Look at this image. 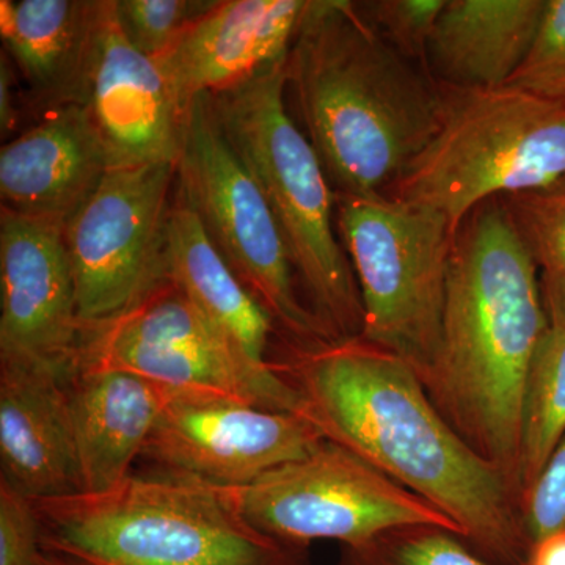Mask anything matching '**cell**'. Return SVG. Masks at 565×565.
I'll return each mask as SVG.
<instances>
[{"label": "cell", "instance_id": "13", "mask_svg": "<svg viewBox=\"0 0 565 565\" xmlns=\"http://www.w3.org/2000/svg\"><path fill=\"white\" fill-rule=\"evenodd\" d=\"M77 104L87 110L110 169L178 162L188 109L161 63L122 35L115 0H98Z\"/></svg>", "mask_w": 565, "mask_h": 565}, {"label": "cell", "instance_id": "10", "mask_svg": "<svg viewBox=\"0 0 565 565\" xmlns=\"http://www.w3.org/2000/svg\"><path fill=\"white\" fill-rule=\"evenodd\" d=\"M221 489L253 527L302 548L315 541L355 546L386 531L415 525L441 526L462 535L433 504L327 440L250 484Z\"/></svg>", "mask_w": 565, "mask_h": 565}, {"label": "cell", "instance_id": "7", "mask_svg": "<svg viewBox=\"0 0 565 565\" xmlns=\"http://www.w3.org/2000/svg\"><path fill=\"white\" fill-rule=\"evenodd\" d=\"M337 230L359 282L360 340L399 356L419 377L438 344L457 234L441 212L388 193H334Z\"/></svg>", "mask_w": 565, "mask_h": 565}, {"label": "cell", "instance_id": "11", "mask_svg": "<svg viewBox=\"0 0 565 565\" xmlns=\"http://www.w3.org/2000/svg\"><path fill=\"white\" fill-rule=\"evenodd\" d=\"M177 163L110 169L63 228L82 327L125 315L166 280Z\"/></svg>", "mask_w": 565, "mask_h": 565}, {"label": "cell", "instance_id": "28", "mask_svg": "<svg viewBox=\"0 0 565 565\" xmlns=\"http://www.w3.org/2000/svg\"><path fill=\"white\" fill-rule=\"evenodd\" d=\"M520 511L530 545L565 530V435L534 484L522 494Z\"/></svg>", "mask_w": 565, "mask_h": 565}, {"label": "cell", "instance_id": "31", "mask_svg": "<svg viewBox=\"0 0 565 565\" xmlns=\"http://www.w3.org/2000/svg\"><path fill=\"white\" fill-rule=\"evenodd\" d=\"M525 565H565V530L534 542L527 552Z\"/></svg>", "mask_w": 565, "mask_h": 565}, {"label": "cell", "instance_id": "2", "mask_svg": "<svg viewBox=\"0 0 565 565\" xmlns=\"http://www.w3.org/2000/svg\"><path fill=\"white\" fill-rule=\"evenodd\" d=\"M548 329L533 258L504 203L490 200L457 233L440 344L422 381L446 422L519 497L523 397Z\"/></svg>", "mask_w": 565, "mask_h": 565}, {"label": "cell", "instance_id": "9", "mask_svg": "<svg viewBox=\"0 0 565 565\" xmlns=\"http://www.w3.org/2000/svg\"><path fill=\"white\" fill-rule=\"evenodd\" d=\"M74 367H110L180 392L302 415L299 393L277 364L245 359L169 278L125 315L82 327Z\"/></svg>", "mask_w": 565, "mask_h": 565}, {"label": "cell", "instance_id": "22", "mask_svg": "<svg viewBox=\"0 0 565 565\" xmlns=\"http://www.w3.org/2000/svg\"><path fill=\"white\" fill-rule=\"evenodd\" d=\"M565 435V329L550 327L527 374L520 445V500Z\"/></svg>", "mask_w": 565, "mask_h": 565}, {"label": "cell", "instance_id": "29", "mask_svg": "<svg viewBox=\"0 0 565 565\" xmlns=\"http://www.w3.org/2000/svg\"><path fill=\"white\" fill-rule=\"evenodd\" d=\"M41 553L33 501L0 478V565H40Z\"/></svg>", "mask_w": 565, "mask_h": 565}, {"label": "cell", "instance_id": "8", "mask_svg": "<svg viewBox=\"0 0 565 565\" xmlns=\"http://www.w3.org/2000/svg\"><path fill=\"white\" fill-rule=\"evenodd\" d=\"M177 193L199 215L207 236L245 288L263 305L292 349L334 343L300 299L291 256L273 210L223 132L210 95L188 107Z\"/></svg>", "mask_w": 565, "mask_h": 565}, {"label": "cell", "instance_id": "30", "mask_svg": "<svg viewBox=\"0 0 565 565\" xmlns=\"http://www.w3.org/2000/svg\"><path fill=\"white\" fill-rule=\"evenodd\" d=\"M14 74L6 54L0 58V131L2 136L17 128L18 110L14 106Z\"/></svg>", "mask_w": 565, "mask_h": 565}, {"label": "cell", "instance_id": "16", "mask_svg": "<svg viewBox=\"0 0 565 565\" xmlns=\"http://www.w3.org/2000/svg\"><path fill=\"white\" fill-rule=\"evenodd\" d=\"M110 170L81 104L47 110L0 150L2 210L65 228Z\"/></svg>", "mask_w": 565, "mask_h": 565}, {"label": "cell", "instance_id": "24", "mask_svg": "<svg viewBox=\"0 0 565 565\" xmlns=\"http://www.w3.org/2000/svg\"><path fill=\"white\" fill-rule=\"evenodd\" d=\"M340 565H500L446 527H396L355 546H344Z\"/></svg>", "mask_w": 565, "mask_h": 565}, {"label": "cell", "instance_id": "14", "mask_svg": "<svg viewBox=\"0 0 565 565\" xmlns=\"http://www.w3.org/2000/svg\"><path fill=\"white\" fill-rule=\"evenodd\" d=\"M82 334L63 228L0 214V363L70 375Z\"/></svg>", "mask_w": 565, "mask_h": 565}, {"label": "cell", "instance_id": "3", "mask_svg": "<svg viewBox=\"0 0 565 565\" xmlns=\"http://www.w3.org/2000/svg\"><path fill=\"white\" fill-rule=\"evenodd\" d=\"M286 88L334 193L344 195L388 191L440 120V88L429 71L345 0H308Z\"/></svg>", "mask_w": 565, "mask_h": 565}, {"label": "cell", "instance_id": "19", "mask_svg": "<svg viewBox=\"0 0 565 565\" xmlns=\"http://www.w3.org/2000/svg\"><path fill=\"white\" fill-rule=\"evenodd\" d=\"M546 0H446L427 46L438 84L508 85L531 50Z\"/></svg>", "mask_w": 565, "mask_h": 565}, {"label": "cell", "instance_id": "26", "mask_svg": "<svg viewBox=\"0 0 565 565\" xmlns=\"http://www.w3.org/2000/svg\"><path fill=\"white\" fill-rule=\"evenodd\" d=\"M508 87L565 106V0H546L531 50Z\"/></svg>", "mask_w": 565, "mask_h": 565}, {"label": "cell", "instance_id": "15", "mask_svg": "<svg viewBox=\"0 0 565 565\" xmlns=\"http://www.w3.org/2000/svg\"><path fill=\"white\" fill-rule=\"evenodd\" d=\"M308 0H217L158 58L182 106L285 65Z\"/></svg>", "mask_w": 565, "mask_h": 565}, {"label": "cell", "instance_id": "25", "mask_svg": "<svg viewBox=\"0 0 565 565\" xmlns=\"http://www.w3.org/2000/svg\"><path fill=\"white\" fill-rule=\"evenodd\" d=\"M217 0H115L122 35L134 50L161 58Z\"/></svg>", "mask_w": 565, "mask_h": 565}, {"label": "cell", "instance_id": "1", "mask_svg": "<svg viewBox=\"0 0 565 565\" xmlns=\"http://www.w3.org/2000/svg\"><path fill=\"white\" fill-rule=\"evenodd\" d=\"M277 366L327 441L433 504L487 559L525 565L519 493L446 422L411 364L356 338L294 349Z\"/></svg>", "mask_w": 565, "mask_h": 565}, {"label": "cell", "instance_id": "18", "mask_svg": "<svg viewBox=\"0 0 565 565\" xmlns=\"http://www.w3.org/2000/svg\"><path fill=\"white\" fill-rule=\"evenodd\" d=\"M177 390L110 367H74L66 377L81 493H102L132 465Z\"/></svg>", "mask_w": 565, "mask_h": 565}, {"label": "cell", "instance_id": "32", "mask_svg": "<svg viewBox=\"0 0 565 565\" xmlns=\"http://www.w3.org/2000/svg\"><path fill=\"white\" fill-rule=\"evenodd\" d=\"M43 548V546H41ZM40 565H84L77 563V561L70 559V557L58 555V553L47 552L43 548L41 553Z\"/></svg>", "mask_w": 565, "mask_h": 565}, {"label": "cell", "instance_id": "17", "mask_svg": "<svg viewBox=\"0 0 565 565\" xmlns=\"http://www.w3.org/2000/svg\"><path fill=\"white\" fill-rule=\"evenodd\" d=\"M66 377L0 363V478L31 500L82 492Z\"/></svg>", "mask_w": 565, "mask_h": 565}, {"label": "cell", "instance_id": "27", "mask_svg": "<svg viewBox=\"0 0 565 565\" xmlns=\"http://www.w3.org/2000/svg\"><path fill=\"white\" fill-rule=\"evenodd\" d=\"M446 0H375L359 7L390 44L426 68L427 46ZM427 70V68H426Z\"/></svg>", "mask_w": 565, "mask_h": 565}, {"label": "cell", "instance_id": "6", "mask_svg": "<svg viewBox=\"0 0 565 565\" xmlns=\"http://www.w3.org/2000/svg\"><path fill=\"white\" fill-rule=\"evenodd\" d=\"M438 88L437 132L384 193L441 212L457 234L481 204L564 180L563 104L508 85Z\"/></svg>", "mask_w": 565, "mask_h": 565}, {"label": "cell", "instance_id": "23", "mask_svg": "<svg viewBox=\"0 0 565 565\" xmlns=\"http://www.w3.org/2000/svg\"><path fill=\"white\" fill-rule=\"evenodd\" d=\"M501 202L537 269L550 327L565 329V178Z\"/></svg>", "mask_w": 565, "mask_h": 565}, {"label": "cell", "instance_id": "21", "mask_svg": "<svg viewBox=\"0 0 565 565\" xmlns=\"http://www.w3.org/2000/svg\"><path fill=\"white\" fill-rule=\"evenodd\" d=\"M98 0H2L0 35L36 102L79 103Z\"/></svg>", "mask_w": 565, "mask_h": 565}, {"label": "cell", "instance_id": "5", "mask_svg": "<svg viewBox=\"0 0 565 565\" xmlns=\"http://www.w3.org/2000/svg\"><path fill=\"white\" fill-rule=\"evenodd\" d=\"M286 63L211 96L230 143L269 203L311 311L334 341L363 330L359 282L338 239L334 191L285 104Z\"/></svg>", "mask_w": 565, "mask_h": 565}, {"label": "cell", "instance_id": "20", "mask_svg": "<svg viewBox=\"0 0 565 565\" xmlns=\"http://www.w3.org/2000/svg\"><path fill=\"white\" fill-rule=\"evenodd\" d=\"M166 275L245 359L256 366H273L267 348L274 319L233 273L180 195L167 225Z\"/></svg>", "mask_w": 565, "mask_h": 565}, {"label": "cell", "instance_id": "4", "mask_svg": "<svg viewBox=\"0 0 565 565\" xmlns=\"http://www.w3.org/2000/svg\"><path fill=\"white\" fill-rule=\"evenodd\" d=\"M41 546L84 565H307L302 546L253 527L221 487L131 475L102 493L32 500Z\"/></svg>", "mask_w": 565, "mask_h": 565}, {"label": "cell", "instance_id": "12", "mask_svg": "<svg viewBox=\"0 0 565 565\" xmlns=\"http://www.w3.org/2000/svg\"><path fill=\"white\" fill-rule=\"evenodd\" d=\"M326 438L310 419L221 396L177 392L143 459L207 484L243 487L313 451Z\"/></svg>", "mask_w": 565, "mask_h": 565}]
</instances>
